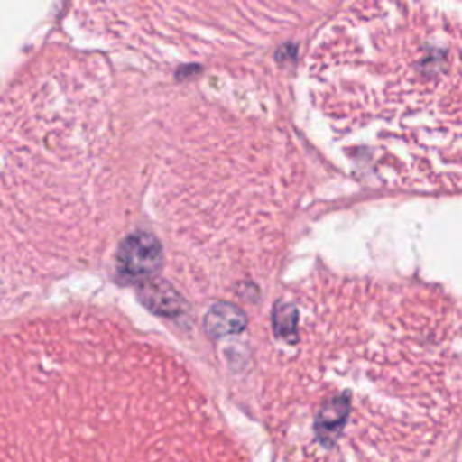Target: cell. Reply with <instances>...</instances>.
Here are the masks:
<instances>
[{
    "instance_id": "5b68a950",
    "label": "cell",
    "mask_w": 462,
    "mask_h": 462,
    "mask_svg": "<svg viewBox=\"0 0 462 462\" xmlns=\"http://www.w3.org/2000/svg\"><path fill=\"white\" fill-rule=\"evenodd\" d=\"M451 462H458V455H457V453L453 455V460H451Z\"/></svg>"
},
{
    "instance_id": "7a4b0ae2",
    "label": "cell",
    "mask_w": 462,
    "mask_h": 462,
    "mask_svg": "<svg viewBox=\"0 0 462 462\" xmlns=\"http://www.w3.org/2000/svg\"><path fill=\"white\" fill-rule=\"evenodd\" d=\"M0 462H251L170 345L97 307L0 330Z\"/></svg>"
},
{
    "instance_id": "277c9868",
    "label": "cell",
    "mask_w": 462,
    "mask_h": 462,
    "mask_svg": "<svg viewBox=\"0 0 462 462\" xmlns=\"http://www.w3.org/2000/svg\"><path fill=\"white\" fill-rule=\"evenodd\" d=\"M245 323L247 319L244 310L238 305L224 300L213 303L202 319V327L211 337L238 334L245 328Z\"/></svg>"
},
{
    "instance_id": "6da1fadb",
    "label": "cell",
    "mask_w": 462,
    "mask_h": 462,
    "mask_svg": "<svg viewBox=\"0 0 462 462\" xmlns=\"http://www.w3.org/2000/svg\"><path fill=\"white\" fill-rule=\"evenodd\" d=\"M254 406L282 462H431L460 424V314L433 287L314 276L273 305Z\"/></svg>"
},
{
    "instance_id": "3957f363",
    "label": "cell",
    "mask_w": 462,
    "mask_h": 462,
    "mask_svg": "<svg viewBox=\"0 0 462 462\" xmlns=\"http://www.w3.org/2000/svg\"><path fill=\"white\" fill-rule=\"evenodd\" d=\"M116 267L130 282H152L162 267V247L157 236L146 231L126 236L117 247Z\"/></svg>"
}]
</instances>
